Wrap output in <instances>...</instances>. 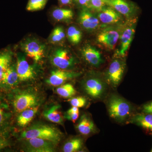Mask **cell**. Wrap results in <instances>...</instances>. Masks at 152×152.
Masks as SVG:
<instances>
[{
    "label": "cell",
    "instance_id": "6da1fadb",
    "mask_svg": "<svg viewBox=\"0 0 152 152\" xmlns=\"http://www.w3.org/2000/svg\"><path fill=\"white\" fill-rule=\"evenodd\" d=\"M63 137V133L53 126L43 124H36L31 125L23 131L20 138L26 140L38 138L48 140L58 144Z\"/></svg>",
    "mask_w": 152,
    "mask_h": 152
},
{
    "label": "cell",
    "instance_id": "7a4b0ae2",
    "mask_svg": "<svg viewBox=\"0 0 152 152\" xmlns=\"http://www.w3.org/2000/svg\"><path fill=\"white\" fill-rule=\"evenodd\" d=\"M107 107L110 116L120 122L128 119L132 111L130 104L115 95H113L109 99Z\"/></svg>",
    "mask_w": 152,
    "mask_h": 152
},
{
    "label": "cell",
    "instance_id": "3957f363",
    "mask_svg": "<svg viewBox=\"0 0 152 152\" xmlns=\"http://www.w3.org/2000/svg\"><path fill=\"white\" fill-rule=\"evenodd\" d=\"M122 29L117 26L104 28L98 34L97 42L106 48L113 50L119 40Z\"/></svg>",
    "mask_w": 152,
    "mask_h": 152
},
{
    "label": "cell",
    "instance_id": "277c9868",
    "mask_svg": "<svg viewBox=\"0 0 152 152\" xmlns=\"http://www.w3.org/2000/svg\"><path fill=\"white\" fill-rule=\"evenodd\" d=\"M126 68V63L121 58L114 60L110 64L107 73L106 80L114 88H116L122 79Z\"/></svg>",
    "mask_w": 152,
    "mask_h": 152
},
{
    "label": "cell",
    "instance_id": "5b68a950",
    "mask_svg": "<svg viewBox=\"0 0 152 152\" xmlns=\"http://www.w3.org/2000/svg\"><path fill=\"white\" fill-rule=\"evenodd\" d=\"M38 97L35 94L25 92L15 95L12 104L15 112L20 113L25 110L38 106Z\"/></svg>",
    "mask_w": 152,
    "mask_h": 152
},
{
    "label": "cell",
    "instance_id": "8992f818",
    "mask_svg": "<svg viewBox=\"0 0 152 152\" xmlns=\"http://www.w3.org/2000/svg\"><path fill=\"white\" fill-rule=\"evenodd\" d=\"M24 147L26 151L30 152H53L57 144L53 142L38 138L26 139Z\"/></svg>",
    "mask_w": 152,
    "mask_h": 152
},
{
    "label": "cell",
    "instance_id": "52a82bcc",
    "mask_svg": "<svg viewBox=\"0 0 152 152\" xmlns=\"http://www.w3.org/2000/svg\"><path fill=\"white\" fill-rule=\"evenodd\" d=\"M53 64L59 69L64 70L72 67L76 63L75 57L66 49L56 50L51 57Z\"/></svg>",
    "mask_w": 152,
    "mask_h": 152
},
{
    "label": "cell",
    "instance_id": "ba28073f",
    "mask_svg": "<svg viewBox=\"0 0 152 152\" xmlns=\"http://www.w3.org/2000/svg\"><path fill=\"white\" fill-rule=\"evenodd\" d=\"M135 27V22H132L122 29L119 38V46L116 52L117 56L123 57L126 55L134 37Z\"/></svg>",
    "mask_w": 152,
    "mask_h": 152
},
{
    "label": "cell",
    "instance_id": "9c48e42d",
    "mask_svg": "<svg viewBox=\"0 0 152 152\" xmlns=\"http://www.w3.org/2000/svg\"><path fill=\"white\" fill-rule=\"evenodd\" d=\"M84 88L86 93L95 99H99L103 96L106 90L104 83L97 77L87 79Z\"/></svg>",
    "mask_w": 152,
    "mask_h": 152
},
{
    "label": "cell",
    "instance_id": "30bf717a",
    "mask_svg": "<svg viewBox=\"0 0 152 152\" xmlns=\"http://www.w3.org/2000/svg\"><path fill=\"white\" fill-rule=\"evenodd\" d=\"M22 48L28 56L36 62L39 61L43 57L45 47L43 44L34 40L25 41L22 45Z\"/></svg>",
    "mask_w": 152,
    "mask_h": 152
},
{
    "label": "cell",
    "instance_id": "8fae6325",
    "mask_svg": "<svg viewBox=\"0 0 152 152\" xmlns=\"http://www.w3.org/2000/svg\"><path fill=\"white\" fill-rule=\"evenodd\" d=\"M78 20L82 27L89 31L97 29L100 22L97 15L93 13L88 8H85L80 12Z\"/></svg>",
    "mask_w": 152,
    "mask_h": 152
},
{
    "label": "cell",
    "instance_id": "7c38bea8",
    "mask_svg": "<svg viewBox=\"0 0 152 152\" xmlns=\"http://www.w3.org/2000/svg\"><path fill=\"white\" fill-rule=\"evenodd\" d=\"M80 75L79 73L63 69L56 70L52 72L50 76L47 80V83L50 86H58L63 85L68 80L77 77Z\"/></svg>",
    "mask_w": 152,
    "mask_h": 152
},
{
    "label": "cell",
    "instance_id": "4fadbf2b",
    "mask_svg": "<svg viewBox=\"0 0 152 152\" xmlns=\"http://www.w3.org/2000/svg\"><path fill=\"white\" fill-rule=\"evenodd\" d=\"M16 67L19 81H26L34 77V69L28 64L24 57L20 56L18 57Z\"/></svg>",
    "mask_w": 152,
    "mask_h": 152
},
{
    "label": "cell",
    "instance_id": "5bb4252c",
    "mask_svg": "<svg viewBox=\"0 0 152 152\" xmlns=\"http://www.w3.org/2000/svg\"><path fill=\"white\" fill-rule=\"evenodd\" d=\"M109 6L126 18H132L136 11L134 4L127 0H109Z\"/></svg>",
    "mask_w": 152,
    "mask_h": 152
},
{
    "label": "cell",
    "instance_id": "9a60e30c",
    "mask_svg": "<svg viewBox=\"0 0 152 152\" xmlns=\"http://www.w3.org/2000/svg\"><path fill=\"white\" fill-rule=\"evenodd\" d=\"M98 12L97 15L100 21L104 24H117L122 19V15L109 6H106Z\"/></svg>",
    "mask_w": 152,
    "mask_h": 152
},
{
    "label": "cell",
    "instance_id": "2e32d148",
    "mask_svg": "<svg viewBox=\"0 0 152 152\" xmlns=\"http://www.w3.org/2000/svg\"><path fill=\"white\" fill-rule=\"evenodd\" d=\"M82 54L85 60L94 66H99L103 62L101 53L97 49L91 46L84 47L82 50Z\"/></svg>",
    "mask_w": 152,
    "mask_h": 152
},
{
    "label": "cell",
    "instance_id": "e0dca14e",
    "mask_svg": "<svg viewBox=\"0 0 152 152\" xmlns=\"http://www.w3.org/2000/svg\"><path fill=\"white\" fill-rule=\"evenodd\" d=\"M19 81L16 67L11 64L4 75L1 88H11L16 86Z\"/></svg>",
    "mask_w": 152,
    "mask_h": 152
},
{
    "label": "cell",
    "instance_id": "ac0fdd59",
    "mask_svg": "<svg viewBox=\"0 0 152 152\" xmlns=\"http://www.w3.org/2000/svg\"><path fill=\"white\" fill-rule=\"evenodd\" d=\"M12 53L9 50L0 52V88H1L4 75L12 64Z\"/></svg>",
    "mask_w": 152,
    "mask_h": 152
},
{
    "label": "cell",
    "instance_id": "d6986e66",
    "mask_svg": "<svg viewBox=\"0 0 152 152\" xmlns=\"http://www.w3.org/2000/svg\"><path fill=\"white\" fill-rule=\"evenodd\" d=\"M77 128L79 132L85 136L88 135L96 131V126L94 122L89 117L85 114L81 117Z\"/></svg>",
    "mask_w": 152,
    "mask_h": 152
},
{
    "label": "cell",
    "instance_id": "ffe728a7",
    "mask_svg": "<svg viewBox=\"0 0 152 152\" xmlns=\"http://www.w3.org/2000/svg\"><path fill=\"white\" fill-rule=\"evenodd\" d=\"M39 109L38 105L20 112L17 118V123L19 126L25 127L28 126L35 116Z\"/></svg>",
    "mask_w": 152,
    "mask_h": 152
},
{
    "label": "cell",
    "instance_id": "44dd1931",
    "mask_svg": "<svg viewBox=\"0 0 152 152\" xmlns=\"http://www.w3.org/2000/svg\"><path fill=\"white\" fill-rule=\"evenodd\" d=\"M61 105H54L43 112L44 117L50 121L56 124H63V117L60 111Z\"/></svg>",
    "mask_w": 152,
    "mask_h": 152
},
{
    "label": "cell",
    "instance_id": "7402d4cb",
    "mask_svg": "<svg viewBox=\"0 0 152 152\" xmlns=\"http://www.w3.org/2000/svg\"><path fill=\"white\" fill-rule=\"evenodd\" d=\"M131 123L141 127L145 129L152 132V115L150 114H138L133 117Z\"/></svg>",
    "mask_w": 152,
    "mask_h": 152
},
{
    "label": "cell",
    "instance_id": "603a6c76",
    "mask_svg": "<svg viewBox=\"0 0 152 152\" xmlns=\"http://www.w3.org/2000/svg\"><path fill=\"white\" fill-rule=\"evenodd\" d=\"M52 16L57 21H67L73 18L74 13L70 9H56L53 11Z\"/></svg>",
    "mask_w": 152,
    "mask_h": 152
},
{
    "label": "cell",
    "instance_id": "cb8c5ba5",
    "mask_svg": "<svg viewBox=\"0 0 152 152\" xmlns=\"http://www.w3.org/2000/svg\"><path fill=\"white\" fill-rule=\"evenodd\" d=\"M7 105L0 98V132L4 129L7 124L10 114Z\"/></svg>",
    "mask_w": 152,
    "mask_h": 152
},
{
    "label": "cell",
    "instance_id": "d4e9b609",
    "mask_svg": "<svg viewBox=\"0 0 152 152\" xmlns=\"http://www.w3.org/2000/svg\"><path fill=\"white\" fill-rule=\"evenodd\" d=\"M83 145L82 139L75 138L67 142L63 146V150L64 152L78 151L82 148Z\"/></svg>",
    "mask_w": 152,
    "mask_h": 152
},
{
    "label": "cell",
    "instance_id": "484cf974",
    "mask_svg": "<svg viewBox=\"0 0 152 152\" xmlns=\"http://www.w3.org/2000/svg\"><path fill=\"white\" fill-rule=\"evenodd\" d=\"M56 92L60 96L64 98L72 97L77 93L73 86L69 83L61 85L56 89Z\"/></svg>",
    "mask_w": 152,
    "mask_h": 152
},
{
    "label": "cell",
    "instance_id": "4316f807",
    "mask_svg": "<svg viewBox=\"0 0 152 152\" xmlns=\"http://www.w3.org/2000/svg\"><path fill=\"white\" fill-rule=\"evenodd\" d=\"M67 37L69 42L74 45L80 42L82 38V33L80 30L75 26L69 27L67 31Z\"/></svg>",
    "mask_w": 152,
    "mask_h": 152
},
{
    "label": "cell",
    "instance_id": "83f0119b",
    "mask_svg": "<svg viewBox=\"0 0 152 152\" xmlns=\"http://www.w3.org/2000/svg\"><path fill=\"white\" fill-rule=\"evenodd\" d=\"M65 34L63 28L57 27L55 28L50 37V42L52 43H57L64 40L65 38Z\"/></svg>",
    "mask_w": 152,
    "mask_h": 152
},
{
    "label": "cell",
    "instance_id": "f1b7e54d",
    "mask_svg": "<svg viewBox=\"0 0 152 152\" xmlns=\"http://www.w3.org/2000/svg\"><path fill=\"white\" fill-rule=\"evenodd\" d=\"M47 0H29L26 9L29 11H37L44 7Z\"/></svg>",
    "mask_w": 152,
    "mask_h": 152
},
{
    "label": "cell",
    "instance_id": "f546056e",
    "mask_svg": "<svg viewBox=\"0 0 152 152\" xmlns=\"http://www.w3.org/2000/svg\"><path fill=\"white\" fill-rule=\"evenodd\" d=\"M109 0H91L89 9L99 12L106 6H109Z\"/></svg>",
    "mask_w": 152,
    "mask_h": 152
},
{
    "label": "cell",
    "instance_id": "4dcf8cb0",
    "mask_svg": "<svg viewBox=\"0 0 152 152\" xmlns=\"http://www.w3.org/2000/svg\"><path fill=\"white\" fill-rule=\"evenodd\" d=\"M69 103L72 107H83L86 104V99L84 97L78 96L72 98L69 100Z\"/></svg>",
    "mask_w": 152,
    "mask_h": 152
},
{
    "label": "cell",
    "instance_id": "1f68e13d",
    "mask_svg": "<svg viewBox=\"0 0 152 152\" xmlns=\"http://www.w3.org/2000/svg\"><path fill=\"white\" fill-rule=\"evenodd\" d=\"M10 145V142L6 136L0 132V150L5 148Z\"/></svg>",
    "mask_w": 152,
    "mask_h": 152
},
{
    "label": "cell",
    "instance_id": "d6a6232c",
    "mask_svg": "<svg viewBox=\"0 0 152 152\" xmlns=\"http://www.w3.org/2000/svg\"><path fill=\"white\" fill-rule=\"evenodd\" d=\"M79 116V113H66L65 118L69 121H72L75 123L77 120Z\"/></svg>",
    "mask_w": 152,
    "mask_h": 152
},
{
    "label": "cell",
    "instance_id": "836d02e7",
    "mask_svg": "<svg viewBox=\"0 0 152 152\" xmlns=\"http://www.w3.org/2000/svg\"><path fill=\"white\" fill-rule=\"evenodd\" d=\"M142 111L145 113L152 115V102L145 104L143 106Z\"/></svg>",
    "mask_w": 152,
    "mask_h": 152
},
{
    "label": "cell",
    "instance_id": "e575fe53",
    "mask_svg": "<svg viewBox=\"0 0 152 152\" xmlns=\"http://www.w3.org/2000/svg\"><path fill=\"white\" fill-rule=\"evenodd\" d=\"M60 3L64 6L70 5L72 4V0H59Z\"/></svg>",
    "mask_w": 152,
    "mask_h": 152
},
{
    "label": "cell",
    "instance_id": "d590c367",
    "mask_svg": "<svg viewBox=\"0 0 152 152\" xmlns=\"http://www.w3.org/2000/svg\"><path fill=\"white\" fill-rule=\"evenodd\" d=\"M79 113V108L75 107H72L68 110L66 113Z\"/></svg>",
    "mask_w": 152,
    "mask_h": 152
},
{
    "label": "cell",
    "instance_id": "8d00e7d4",
    "mask_svg": "<svg viewBox=\"0 0 152 152\" xmlns=\"http://www.w3.org/2000/svg\"><path fill=\"white\" fill-rule=\"evenodd\" d=\"M151 152H152V149L151 151Z\"/></svg>",
    "mask_w": 152,
    "mask_h": 152
}]
</instances>
